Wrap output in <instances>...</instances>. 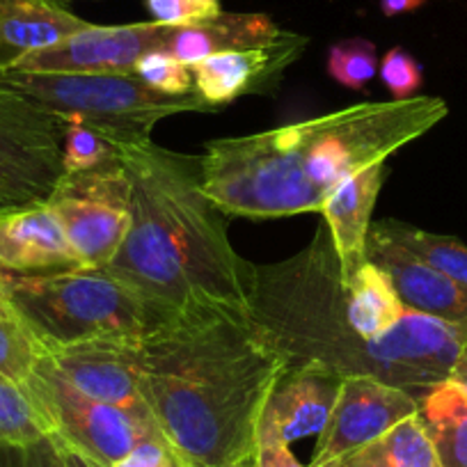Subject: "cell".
<instances>
[{
    "mask_svg": "<svg viewBox=\"0 0 467 467\" xmlns=\"http://www.w3.org/2000/svg\"><path fill=\"white\" fill-rule=\"evenodd\" d=\"M140 394L191 467H257V431L291 358L253 317L200 312L140 341Z\"/></svg>",
    "mask_w": 467,
    "mask_h": 467,
    "instance_id": "1",
    "label": "cell"
},
{
    "mask_svg": "<svg viewBox=\"0 0 467 467\" xmlns=\"http://www.w3.org/2000/svg\"><path fill=\"white\" fill-rule=\"evenodd\" d=\"M440 97L356 103L262 133L206 142V197L232 218L321 213L339 183L429 133L447 117Z\"/></svg>",
    "mask_w": 467,
    "mask_h": 467,
    "instance_id": "2",
    "label": "cell"
},
{
    "mask_svg": "<svg viewBox=\"0 0 467 467\" xmlns=\"http://www.w3.org/2000/svg\"><path fill=\"white\" fill-rule=\"evenodd\" d=\"M131 227L106 271L161 318L200 312L253 317L257 264L234 250L227 218L202 188L200 159L151 140L117 145Z\"/></svg>",
    "mask_w": 467,
    "mask_h": 467,
    "instance_id": "3",
    "label": "cell"
},
{
    "mask_svg": "<svg viewBox=\"0 0 467 467\" xmlns=\"http://www.w3.org/2000/svg\"><path fill=\"white\" fill-rule=\"evenodd\" d=\"M253 318L291 365L317 360L341 376H374L415 399L449 380L467 341L462 327L412 309L379 339L358 337L346 321L339 259L326 223L298 254L257 266Z\"/></svg>",
    "mask_w": 467,
    "mask_h": 467,
    "instance_id": "4",
    "label": "cell"
},
{
    "mask_svg": "<svg viewBox=\"0 0 467 467\" xmlns=\"http://www.w3.org/2000/svg\"><path fill=\"white\" fill-rule=\"evenodd\" d=\"M5 294L44 350L99 339L140 341L161 318L106 268L7 273Z\"/></svg>",
    "mask_w": 467,
    "mask_h": 467,
    "instance_id": "5",
    "label": "cell"
},
{
    "mask_svg": "<svg viewBox=\"0 0 467 467\" xmlns=\"http://www.w3.org/2000/svg\"><path fill=\"white\" fill-rule=\"evenodd\" d=\"M0 88L65 119H80L112 145L151 140L161 119L179 112L218 110L197 92L165 97L136 74H60V71H0Z\"/></svg>",
    "mask_w": 467,
    "mask_h": 467,
    "instance_id": "6",
    "label": "cell"
},
{
    "mask_svg": "<svg viewBox=\"0 0 467 467\" xmlns=\"http://www.w3.org/2000/svg\"><path fill=\"white\" fill-rule=\"evenodd\" d=\"M24 385L42 410L53 438L99 467H112L138 442L161 433L151 415L85 397L57 374L44 353Z\"/></svg>",
    "mask_w": 467,
    "mask_h": 467,
    "instance_id": "7",
    "label": "cell"
},
{
    "mask_svg": "<svg viewBox=\"0 0 467 467\" xmlns=\"http://www.w3.org/2000/svg\"><path fill=\"white\" fill-rule=\"evenodd\" d=\"M65 122L0 88V215L47 204L60 179Z\"/></svg>",
    "mask_w": 467,
    "mask_h": 467,
    "instance_id": "8",
    "label": "cell"
},
{
    "mask_svg": "<svg viewBox=\"0 0 467 467\" xmlns=\"http://www.w3.org/2000/svg\"><path fill=\"white\" fill-rule=\"evenodd\" d=\"M129 177L119 159L88 172H67L47 206L85 268H106L131 227Z\"/></svg>",
    "mask_w": 467,
    "mask_h": 467,
    "instance_id": "9",
    "label": "cell"
},
{
    "mask_svg": "<svg viewBox=\"0 0 467 467\" xmlns=\"http://www.w3.org/2000/svg\"><path fill=\"white\" fill-rule=\"evenodd\" d=\"M417 412L420 399L406 389L374 376H344L307 467H323L356 451Z\"/></svg>",
    "mask_w": 467,
    "mask_h": 467,
    "instance_id": "10",
    "label": "cell"
},
{
    "mask_svg": "<svg viewBox=\"0 0 467 467\" xmlns=\"http://www.w3.org/2000/svg\"><path fill=\"white\" fill-rule=\"evenodd\" d=\"M172 26L129 24L89 26L56 47L26 53L10 69L60 71V74H133L138 60L150 51H165Z\"/></svg>",
    "mask_w": 467,
    "mask_h": 467,
    "instance_id": "11",
    "label": "cell"
},
{
    "mask_svg": "<svg viewBox=\"0 0 467 467\" xmlns=\"http://www.w3.org/2000/svg\"><path fill=\"white\" fill-rule=\"evenodd\" d=\"M140 341H85L65 348L44 350V358L85 397L150 415L140 394Z\"/></svg>",
    "mask_w": 467,
    "mask_h": 467,
    "instance_id": "12",
    "label": "cell"
},
{
    "mask_svg": "<svg viewBox=\"0 0 467 467\" xmlns=\"http://www.w3.org/2000/svg\"><path fill=\"white\" fill-rule=\"evenodd\" d=\"M307 44V37L285 30V35L271 44L204 57L191 67L195 92L215 108L229 106L248 94L271 92L282 71L303 56Z\"/></svg>",
    "mask_w": 467,
    "mask_h": 467,
    "instance_id": "13",
    "label": "cell"
},
{
    "mask_svg": "<svg viewBox=\"0 0 467 467\" xmlns=\"http://www.w3.org/2000/svg\"><path fill=\"white\" fill-rule=\"evenodd\" d=\"M367 259L392 277L403 307L467 330V285L417 259L371 223Z\"/></svg>",
    "mask_w": 467,
    "mask_h": 467,
    "instance_id": "14",
    "label": "cell"
},
{
    "mask_svg": "<svg viewBox=\"0 0 467 467\" xmlns=\"http://www.w3.org/2000/svg\"><path fill=\"white\" fill-rule=\"evenodd\" d=\"M344 376L309 360L291 365L273 388L264 417L286 444L318 435L335 408Z\"/></svg>",
    "mask_w": 467,
    "mask_h": 467,
    "instance_id": "15",
    "label": "cell"
},
{
    "mask_svg": "<svg viewBox=\"0 0 467 467\" xmlns=\"http://www.w3.org/2000/svg\"><path fill=\"white\" fill-rule=\"evenodd\" d=\"M388 174L389 170L385 163L369 165L339 183L323 204L321 215L339 259L341 285H348L350 277L367 262L371 215Z\"/></svg>",
    "mask_w": 467,
    "mask_h": 467,
    "instance_id": "16",
    "label": "cell"
},
{
    "mask_svg": "<svg viewBox=\"0 0 467 467\" xmlns=\"http://www.w3.org/2000/svg\"><path fill=\"white\" fill-rule=\"evenodd\" d=\"M0 266L7 273L78 268L62 224L47 204L0 215Z\"/></svg>",
    "mask_w": 467,
    "mask_h": 467,
    "instance_id": "17",
    "label": "cell"
},
{
    "mask_svg": "<svg viewBox=\"0 0 467 467\" xmlns=\"http://www.w3.org/2000/svg\"><path fill=\"white\" fill-rule=\"evenodd\" d=\"M285 30L275 21L259 12H220L209 21L195 26L174 28L165 51L172 53L183 65L195 67L204 57L223 51H241V48L262 47L280 39Z\"/></svg>",
    "mask_w": 467,
    "mask_h": 467,
    "instance_id": "18",
    "label": "cell"
},
{
    "mask_svg": "<svg viewBox=\"0 0 467 467\" xmlns=\"http://www.w3.org/2000/svg\"><path fill=\"white\" fill-rule=\"evenodd\" d=\"M89 26L57 5V0H3L0 5V53L10 67L26 53L56 47ZM7 67V69H10Z\"/></svg>",
    "mask_w": 467,
    "mask_h": 467,
    "instance_id": "19",
    "label": "cell"
},
{
    "mask_svg": "<svg viewBox=\"0 0 467 467\" xmlns=\"http://www.w3.org/2000/svg\"><path fill=\"white\" fill-rule=\"evenodd\" d=\"M401 298L392 277L367 259L344 285V314L350 330L362 339H379L403 317Z\"/></svg>",
    "mask_w": 467,
    "mask_h": 467,
    "instance_id": "20",
    "label": "cell"
},
{
    "mask_svg": "<svg viewBox=\"0 0 467 467\" xmlns=\"http://www.w3.org/2000/svg\"><path fill=\"white\" fill-rule=\"evenodd\" d=\"M323 467H442L420 412Z\"/></svg>",
    "mask_w": 467,
    "mask_h": 467,
    "instance_id": "21",
    "label": "cell"
},
{
    "mask_svg": "<svg viewBox=\"0 0 467 467\" xmlns=\"http://www.w3.org/2000/svg\"><path fill=\"white\" fill-rule=\"evenodd\" d=\"M420 417L442 467H467V392L453 380L433 385L420 399Z\"/></svg>",
    "mask_w": 467,
    "mask_h": 467,
    "instance_id": "22",
    "label": "cell"
},
{
    "mask_svg": "<svg viewBox=\"0 0 467 467\" xmlns=\"http://www.w3.org/2000/svg\"><path fill=\"white\" fill-rule=\"evenodd\" d=\"M374 227L383 232L388 239H392L394 244L415 254L417 259L467 285V245L462 241L444 236V234L426 232V229L394 218L379 220V223H374Z\"/></svg>",
    "mask_w": 467,
    "mask_h": 467,
    "instance_id": "23",
    "label": "cell"
},
{
    "mask_svg": "<svg viewBox=\"0 0 467 467\" xmlns=\"http://www.w3.org/2000/svg\"><path fill=\"white\" fill-rule=\"evenodd\" d=\"M47 435L51 431L28 388L0 376V447H26Z\"/></svg>",
    "mask_w": 467,
    "mask_h": 467,
    "instance_id": "24",
    "label": "cell"
},
{
    "mask_svg": "<svg viewBox=\"0 0 467 467\" xmlns=\"http://www.w3.org/2000/svg\"><path fill=\"white\" fill-rule=\"evenodd\" d=\"M42 358V346L30 335L10 300H0V376L26 383Z\"/></svg>",
    "mask_w": 467,
    "mask_h": 467,
    "instance_id": "25",
    "label": "cell"
},
{
    "mask_svg": "<svg viewBox=\"0 0 467 467\" xmlns=\"http://www.w3.org/2000/svg\"><path fill=\"white\" fill-rule=\"evenodd\" d=\"M327 74L348 89H367L379 74V48L362 37L341 39L327 51Z\"/></svg>",
    "mask_w": 467,
    "mask_h": 467,
    "instance_id": "26",
    "label": "cell"
},
{
    "mask_svg": "<svg viewBox=\"0 0 467 467\" xmlns=\"http://www.w3.org/2000/svg\"><path fill=\"white\" fill-rule=\"evenodd\" d=\"M119 159V151L108 138L85 127L80 119H65L62 165L67 172H88Z\"/></svg>",
    "mask_w": 467,
    "mask_h": 467,
    "instance_id": "27",
    "label": "cell"
},
{
    "mask_svg": "<svg viewBox=\"0 0 467 467\" xmlns=\"http://www.w3.org/2000/svg\"><path fill=\"white\" fill-rule=\"evenodd\" d=\"M133 74L147 88L165 94V97H183V94L195 92L192 69L168 51H150L147 56H142Z\"/></svg>",
    "mask_w": 467,
    "mask_h": 467,
    "instance_id": "28",
    "label": "cell"
},
{
    "mask_svg": "<svg viewBox=\"0 0 467 467\" xmlns=\"http://www.w3.org/2000/svg\"><path fill=\"white\" fill-rule=\"evenodd\" d=\"M0 467H80L78 456L53 435L26 447H0Z\"/></svg>",
    "mask_w": 467,
    "mask_h": 467,
    "instance_id": "29",
    "label": "cell"
},
{
    "mask_svg": "<svg viewBox=\"0 0 467 467\" xmlns=\"http://www.w3.org/2000/svg\"><path fill=\"white\" fill-rule=\"evenodd\" d=\"M379 69L380 80L389 89L394 101H406V99L420 97L417 92L424 85V71H421L420 62L410 53L403 51L401 47L389 48L383 56V60H380Z\"/></svg>",
    "mask_w": 467,
    "mask_h": 467,
    "instance_id": "30",
    "label": "cell"
},
{
    "mask_svg": "<svg viewBox=\"0 0 467 467\" xmlns=\"http://www.w3.org/2000/svg\"><path fill=\"white\" fill-rule=\"evenodd\" d=\"M145 5L156 24L172 28L202 24L223 12L220 0H145Z\"/></svg>",
    "mask_w": 467,
    "mask_h": 467,
    "instance_id": "31",
    "label": "cell"
},
{
    "mask_svg": "<svg viewBox=\"0 0 467 467\" xmlns=\"http://www.w3.org/2000/svg\"><path fill=\"white\" fill-rule=\"evenodd\" d=\"M112 467H191V462L165 440L163 433H159L138 442Z\"/></svg>",
    "mask_w": 467,
    "mask_h": 467,
    "instance_id": "32",
    "label": "cell"
},
{
    "mask_svg": "<svg viewBox=\"0 0 467 467\" xmlns=\"http://www.w3.org/2000/svg\"><path fill=\"white\" fill-rule=\"evenodd\" d=\"M257 467H305L264 415L257 431Z\"/></svg>",
    "mask_w": 467,
    "mask_h": 467,
    "instance_id": "33",
    "label": "cell"
},
{
    "mask_svg": "<svg viewBox=\"0 0 467 467\" xmlns=\"http://www.w3.org/2000/svg\"><path fill=\"white\" fill-rule=\"evenodd\" d=\"M424 3L426 0H380V10L385 16H399L420 10Z\"/></svg>",
    "mask_w": 467,
    "mask_h": 467,
    "instance_id": "34",
    "label": "cell"
},
{
    "mask_svg": "<svg viewBox=\"0 0 467 467\" xmlns=\"http://www.w3.org/2000/svg\"><path fill=\"white\" fill-rule=\"evenodd\" d=\"M449 380H453L456 385H461V388L467 392V341H465V346L461 348V353H458L456 362H453Z\"/></svg>",
    "mask_w": 467,
    "mask_h": 467,
    "instance_id": "35",
    "label": "cell"
},
{
    "mask_svg": "<svg viewBox=\"0 0 467 467\" xmlns=\"http://www.w3.org/2000/svg\"><path fill=\"white\" fill-rule=\"evenodd\" d=\"M5 277H7V271L3 266H0V300L7 298V294H5Z\"/></svg>",
    "mask_w": 467,
    "mask_h": 467,
    "instance_id": "36",
    "label": "cell"
},
{
    "mask_svg": "<svg viewBox=\"0 0 467 467\" xmlns=\"http://www.w3.org/2000/svg\"><path fill=\"white\" fill-rule=\"evenodd\" d=\"M74 453H76V451H74ZM76 456H78V453H76ZM78 465H80V467H99L97 462L88 461V458H83V456H78Z\"/></svg>",
    "mask_w": 467,
    "mask_h": 467,
    "instance_id": "37",
    "label": "cell"
},
{
    "mask_svg": "<svg viewBox=\"0 0 467 467\" xmlns=\"http://www.w3.org/2000/svg\"><path fill=\"white\" fill-rule=\"evenodd\" d=\"M0 5H3V0H0ZM7 67H10V62H7V57L3 56V53H0V71L7 69Z\"/></svg>",
    "mask_w": 467,
    "mask_h": 467,
    "instance_id": "38",
    "label": "cell"
},
{
    "mask_svg": "<svg viewBox=\"0 0 467 467\" xmlns=\"http://www.w3.org/2000/svg\"><path fill=\"white\" fill-rule=\"evenodd\" d=\"M57 3H60V0H57Z\"/></svg>",
    "mask_w": 467,
    "mask_h": 467,
    "instance_id": "39",
    "label": "cell"
}]
</instances>
